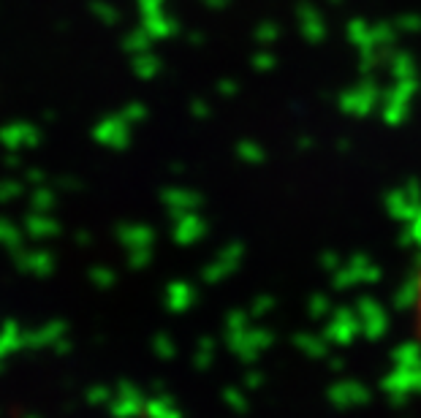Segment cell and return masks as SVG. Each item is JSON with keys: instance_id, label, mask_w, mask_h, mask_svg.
Instances as JSON below:
<instances>
[{"instance_id": "cell-1", "label": "cell", "mask_w": 421, "mask_h": 418, "mask_svg": "<svg viewBox=\"0 0 421 418\" xmlns=\"http://www.w3.org/2000/svg\"><path fill=\"white\" fill-rule=\"evenodd\" d=\"M410 318H413V329L421 343V263L413 277V291H410Z\"/></svg>"}]
</instances>
